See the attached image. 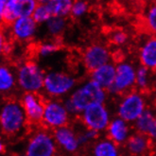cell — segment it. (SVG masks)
Instances as JSON below:
<instances>
[{
    "label": "cell",
    "mask_w": 156,
    "mask_h": 156,
    "mask_svg": "<svg viewBox=\"0 0 156 156\" xmlns=\"http://www.w3.org/2000/svg\"><path fill=\"white\" fill-rule=\"evenodd\" d=\"M108 92L91 80L78 85L72 93L66 98L63 103L71 116H80L84 110L96 103H105Z\"/></svg>",
    "instance_id": "cell-1"
},
{
    "label": "cell",
    "mask_w": 156,
    "mask_h": 156,
    "mask_svg": "<svg viewBox=\"0 0 156 156\" xmlns=\"http://www.w3.org/2000/svg\"><path fill=\"white\" fill-rule=\"evenodd\" d=\"M27 118L21 101L11 99L0 108V129L7 135H16L24 131Z\"/></svg>",
    "instance_id": "cell-2"
},
{
    "label": "cell",
    "mask_w": 156,
    "mask_h": 156,
    "mask_svg": "<svg viewBox=\"0 0 156 156\" xmlns=\"http://www.w3.org/2000/svg\"><path fill=\"white\" fill-rule=\"evenodd\" d=\"M78 86L77 79L65 71L45 73L43 91L52 99L68 97Z\"/></svg>",
    "instance_id": "cell-3"
},
{
    "label": "cell",
    "mask_w": 156,
    "mask_h": 156,
    "mask_svg": "<svg viewBox=\"0 0 156 156\" xmlns=\"http://www.w3.org/2000/svg\"><path fill=\"white\" fill-rule=\"evenodd\" d=\"M148 108L145 94L134 89L120 97L116 107V116L133 124Z\"/></svg>",
    "instance_id": "cell-4"
},
{
    "label": "cell",
    "mask_w": 156,
    "mask_h": 156,
    "mask_svg": "<svg viewBox=\"0 0 156 156\" xmlns=\"http://www.w3.org/2000/svg\"><path fill=\"white\" fill-rule=\"evenodd\" d=\"M17 85L26 93L38 94L43 91L45 73L42 67L32 61H27L16 71Z\"/></svg>",
    "instance_id": "cell-5"
},
{
    "label": "cell",
    "mask_w": 156,
    "mask_h": 156,
    "mask_svg": "<svg viewBox=\"0 0 156 156\" xmlns=\"http://www.w3.org/2000/svg\"><path fill=\"white\" fill-rule=\"evenodd\" d=\"M79 117L84 128L98 133L106 132L112 120L111 113L105 103H96L87 107Z\"/></svg>",
    "instance_id": "cell-6"
},
{
    "label": "cell",
    "mask_w": 156,
    "mask_h": 156,
    "mask_svg": "<svg viewBox=\"0 0 156 156\" xmlns=\"http://www.w3.org/2000/svg\"><path fill=\"white\" fill-rule=\"evenodd\" d=\"M137 67L129 61H120L115 65V78L114 84L107 92L108 95L123 96L134 90Z\"/></svg>",
    "instance_id": "cell-7"
},
{
    "label": "cell",
    "mask_w": 156,
    "mask_h": 156,
    "mask_svg": "<svg viewBox=\"0 0 156 156\" xmlns=\"http://www.w3.org/2000/svg\"><path fill=\"white\" fill-rule=\"evenodd\" d=\"M58 146L53 134L47 130H38L33 133L26 147L27 156H55Z\"/></svg>",
    "instance_id": "cell-8"
},
{
    "label": "cell",
    "mask_w": 156,
    "mask_h": 156,
    "mask_svg": "<svg viewBox=\"0 0 156 156\" xmlns=\"http://www.w3.org/2000/svg\"><path fill=\"white\" fill-rule=\"evenodd\" d=\"M70 114L66 110L62 100L49 99L45 101L42 124L53 131L62 127L68 126L70 121Z\"/></svg>",
    "instance_id": "cell-9"
},
{
    "label": "cell",
    "mask_w": 156,
    "mask_h": 156,
    "mask_svg": "<svg viewBox=\"0 0 156 156\" xmlns=\"http://www.w3.org/2000/svg\"><path fill=\"white\" fill-rule=\"evenodd\" d=\"M112 53L105 44L95 43L83 50L81 55L82 65L86 70L92 72L97 68L111 62Z\"/></svg>",
    "instance_id": "cell-10"
},
{
    "label": "cell",
    "mask_w": 156,
    "mask_h": 156,
    "mask_svg": "<svg viewBox=\"0 0 156 156\" xmlns=\"http://www.w3.org/2000/svg\"><path fill=\"white\" fill-rule=\"evenodd\" d=\"M37 4L35 0H7L4 23L12 24L17 18L31 17Z\"/></svg>",
    "instance_id": "cell-11"
},
{
    "label": "cell",
    "mask_w": 156,
    "mask_h": 156,
    "mask_svg": "<svg viewBox=\"0 0 156 156\" xmlns=\"http://www.w3.org/2000/svg\"><path fill=\"white\" fill-rule=\"evenodd\" d=\"M21 104L27 121L32 124L42 123L45 101L39 94L26 93L21 98Z\"/></svg>",
    "instance_id": "cell-12"
},
{
    "label": "cell",
    "mask_w": 156,
    "mask_h": 156,
    "mask_svg": "<svg viewBox=\"0 0 156 156\" xmlns=\"http://www.w3.org/2000/svg\"><path fill=\"white\" fill-rule=\"evenodd\" d=\"M38 29V24L32 17L17 18L10 24V30L12 36L19 42H27L33 39Z\"/></svg>",
    "instance_id": "cell-13"
},
{
    "label": "cell",
    "mask_w": 156,
    "mask_h": 156,
    "mask_svg": "<svg viewBox=\"0 0 156 156\" xmlns=\"http://www.w3.org/2000/svg\"><path fill=\"white\" fill-rule=\"evenodd\" d=\"M53 137L57 146L67 153H75L80 149L77 132L69 125L53 131Z\"/></svg>",
    "instance_id": "cell-14"
},
{
    "label": "cell",
    "mask_w": 156,
    "mask_h": 156,
    "mask_svg": "<svg viewBox=\"0 0 156 156\" xmlns=\"http://www.w3.org/2000/svg\"><path fill=\"white\" fill-rule=\"evenodd\" d=\"M132 133L131 124L118 116L112 118L106 130L107 138L112 140L118 146L125 145Z\"/></svg>",
    "instance_id": "cell-15"
},
{
    "label": "cell",
    "mask_w": 156,
    "mask_h": 156,
    "mask_svg": "<svg viewBox=\"0 0 156 156\" xmlns=\"http://www.w3.org/2000/svg\"><path fill=\"white\" fill-rule=\"evenodd\" d=\"M138 60L140 66L156 72V36L147 37L138 48Z\"/></svg>",
    "instance_id": "cell-16"
},
{
    "label": "cell",
    "mask_w": 156,
    "mask_h": 156,
    "mask_svg": "<svg viewBox=\"0 0 156 156\" xmlns=\"http://www.w3.org/2000/svg\"><path fill=\"white\" fill-rule=\"evenodd\" d=\"M115 78V65L114 62H108L106 65L90 72L89 80H93L98 86L108 91L114 84Z\"/></svg>",
    "instance_id": "cell-17"
},
{
    "label": "cell",
    "mask_w": 156,
    "mask_h": 156,
    "mask_svg": "<svg viewBox=\"0 0 156 156\" xmlns=\"http://www.w3.org/2000/svg\"><path fill=\"white\" fill-rule=\"evenodd\" d=\"M151 140L148 135L134 132L124 146L131 156H145L151 149Z\"/></svg>",
    "instance_id": "cell-18"
},
{
    "label": "cell",
    "mask_w": 156,
    "mask_h": 156,
    "mask_svg": "<svg viewBox=\"0 0 156 156\" xmlns=\"http://www.w3.org/2000/svg\"><path fill=\"white\" fill-rule=\"evenodd\" d=\"M92 156H121L119 146L107 137L98 139L92 146Z\"/></svg>",
    "instance_id": "cell-19"
},
{
    "label": "cell",
    "mask_w": 156,
    "mask_h": 156,
    "mask_svg": "<svg viewBox=\"0 0 156 156\" xmlns=\"http://www.w3.org/2000/svg\"><path fill=\"white\" fill-rule=\"evenodd\" d=\"M153 72L149 69L145 68L144 66H139L136 69V80H135V88L142 92L143 94L149 92V90L152 89L154 78Z\"/></svg>",
    "instance_id": "cell-20"
},
{
    "label": "cell",
    "mask_w": 156,
    "mask_h": 156,
    "mask_svg": "<svg viewBox=\"0 0 156 156\" xmlns=\"http://www.w3.org/2000/svg\"><path fill=\"white\" fill-rule=\"evenodd\" d=\"M17 84L16 75L12 70L5 65H0V93H9Z\"/></svg>",
    "instance_id": "cell-21"
},
{
    "label": "cell",
    "mask_w": 156,
    "mask_h": 156,
    "mask_svg": "<svg viewBox=\"0 0 156 156\" xmlns=\"http://www.w3.org/2000/svg\"><path fill=\"white\" fill-rule=\"evenodd\" d=\"M155 116H156V113L153 110L148 108L133 123L134 132L148 135L151 128L153 124Z\"/></svg>",
    "instance_id": "cell-22"
},
{
    "label": "cell",
    "mask_w": 156,
    "mask_h": 156,
    "mask_svg": "<svg viewBox=\"0 0 156 156\" xmlns=\"http://www.w3.org/2000/svg\"><path fill=\"white\" fill-rule=\"evenodd\" d=\"M45 3L48 6L52 16L65 18L70 16L71 8L73 5L72 0H47Z\"/></svg>",
    "instance_id": "cell-23"
},
{
    "label": "cell",
    "mask_w": 156,
    "mask_h": 156,
    "mask_svg": "<svg viewBox=\"0 0 156 156\" xmlns=\"http://www.w3.org/2000/svg\"><path fill=\"white\" fill-rule=\"evenodd\" d=\"M67 27V19L65 17L52 16L45 23V29L52 37H59L66 31Z\"/></svg>",
    "instance_id": "cell-24"
},
{
    "label": "cell",
    "mask_w": 156,
    "mask_h": 156,
    "mask_svg": "<svg viewBox=\"0 0 156 156\" xmlns=\"http://www.w3.org/2000/svg\"><path fill=\"white\" fill-rule=\"evenodd\" d=\"M31 17L38 25H42V24L45 25V23L50 19L52 17V14L45 1L38 2Z\"/></svg>",
    "instance_id": "cell-25"
},
{
    "label": "cell",
    "mask_w": 156,
    "mask_h": 156,
    "mask_svg": "<svg viewBox=\"0 0 156 156\" xmlns=\"http://www.w3.org/2000/svg\"><path fill=\"white\" fill-rule=\"evenodd\" d=\"M144 23L149 32L156 36V2L147 8L144 13Z\"/></svg>",
    "instance_id": "cell-26"
},
{
    "label": "cell",
    "mask_w": 156,
    "mask_h": 156,
    "mask_svg": "<svg viewBox=\"0 0 156 156\" xmlns=\"http://www.w3.org/2000/svg\"><path fill=\"white\" fill-rule=\"evenodd\" d=\"M61 48V45L56 41H47L41 43L37 47V54L40 57L47 58L52 56L55 53H57Z\"/></svg>",
    "instance_id": "cell-27"
},
{
    "label": "cell",
    "mask_w": 156,
    "mask_h": 156,
    "mask_svg": "<svg viewBox=\"0 0 156 156\" xmlns=\"http://www.w3.org/2000/svg\"><path fill=\"white\" fill-rule=\"evenodd\" d=\"M90 5L87 1L83 0H76L73 1V5L71 8L70 16L74 19H80V18L85 16L89 12Z\"/></svg>",
    "instance_id": "cell-28"
},
{
    "label": "cell",
    "mask_w": 156,
    "mask_h": 156,
    "mask_svg": "<svg viewBox=\"0 0 156 156\" xmlns=\"http://www.w3.org/2000/svg\"><path fill=\"white\" fill-rule=\"evenodd\" d=\"M130 35L124 30H115L110 34V42L115 47H124V45L129 42Z\"/></svg>",
    "instance_id": "cell-29"
},
{
    "label": "cell",
    "mask_w": 156,
    "mask_h": 156,
    "mask_svg": "<svg viewBox=\"0 0 156 156\" xmlns=\"http://www.w3.org/2000/svg\"><path fill=\"white\" fill-rule=\"evenodd\" d=\"M77 134H78V139H79L80 147L86 146L90 143L94 144L98 139V135H99V133H98L94 131L88 130L84 127H83V130L80 132H78Z\"/></svg>",
    "instance_id": "cell-30"
},
{
    "label": "cell",
    "mask_w": 156,
    "mask_h": 156,
    "mask_svg": "<svg viewBox=\"0 0 156 156\" xmlns=\"http://www.w3.org/2000/svg\"><path fill=\"white\" fill-rule=\"evenodd\" d=\"M6 45H7V43H6V38H5V35L4 33L2 32V30H0V58L2 57V55L6 49Z\"/></svg>",
    "instance_id": "cell-31"
},
{
    "label": "cell",
    "mask_w": 156,
    "mask_h": 156,
    "mask_svg": "<svg viewBox=\"0 0 156 156\" xmlns=\"http://www.w3.org/2000/svg\"><path fill=\"white\" fill-rule=\"evenodd\" d=\"M149 138L151 140V142H156V116L153 121V124L151 128V130L148 133Z\"/></svg>",
    "instance_id": "cell-32"
},
{
    "label": "cell",
    "mask_w": 156,
    "mask_h": 156,
    "mask_svg": "<svg viewBox=\"0 0 156 156\" xmlns=\"http://www.w3.org/2000/svg\"><path fill=\"white\" fill-rule=\"evenodd\" d=\"M6 3L7 0H0V25L4 23V15L6 11Z\"/></svg>",
    "instance_id": "cell-33"
},
{
    "label": "cell",
    "mask_w": 156,
    "mask_h": 156,
    "mask_svg": "<svg viewBox=\"0 0 156 156\" xmlns=\"http://www.w3.org/2000/svg\"><path fill=\"white\" fill-rule=\"evenodd\" d=\"M4 151H5V145L4 142L1 140V138H0V155H1V153H3Z\"/></svg>",
    "instance_id": "cell-34"
},
{
    "label": "cell",
    "mask_w": 156,
    "mask_h": 156,
    "mask_svg": "<svg viewBox=\"0 0 156 156\" xmlns=\"http://www.w3.org/2000/svg\"><path fill=\"white\" fill-rule=\"evenodd\" d=\"M152 90H153V94H154V98L156 100V77L154 78V82H153V86H152Z\"/></svg>",
    "instance_id": "cell-35"
},
{
    "label": "cell",
    "mask_w": 156,
    "mask_h": 156,
    "mask_svg": "<svg viewBox=\"0 0 156 156\" xmlns=\"http://www.w3.org/2000/svg\"><path fill=\"white\" fill-rule=\"evenodd\" d=\"M14 156H27L26 154H17V155H14Z\"/></svg>",
    "instance_id": "cell-36"
},
{
    "label": "cell",
    "mask_w": 156,
    "mask_h": 156,
    "mask_svg": "<svg viewBox=\"0 0 156 156\" xmlns=\"http://www.w3.org/2000/svg\"><path fill=\"white\" fill-rule=\"evenodd\" d=\"M0 156H1V155H0Z\"/></svg>",
    "instance_id": "cell-37"
}]
</instances>
